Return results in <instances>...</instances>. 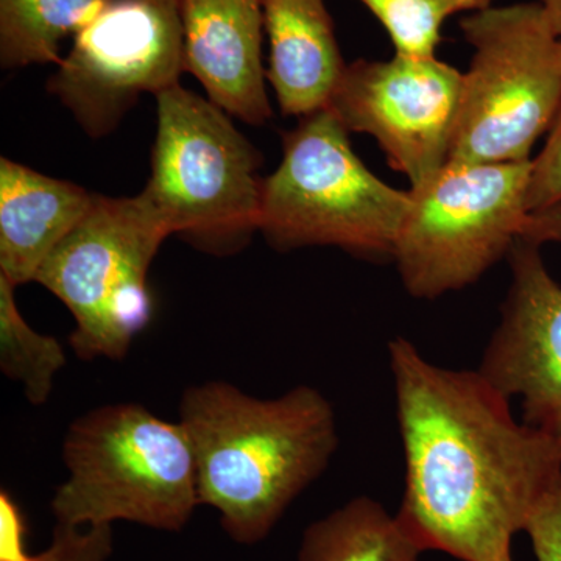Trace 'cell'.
<instances>
[{
	"label": "cell",
	"instance_id": "6da1fadb",
	"mask_svg": "<svg viewBox=\"0 0 561 561\" xmlns=\"http://www.w3.org/2000/svg\"><path fill=\"white\" fill-rule=\"evenodd\" d=\"M404 454L398 518L423 551L461 561L512 557V540L561 481V443L513 415L478 370L432 364L389 343Z\"/></svg>",
	"mask_w": 561,
	"mask_h": 561
},
{
	"label": "cell",
	"instance_id": "7a4b0ae2",
	"mask_svg": "<svg viewBox=\"0 0 561 561\" xmlns=\"http://www.w3.org/2000/svg\"><path fill=\"white\" fill-rule=\"evenodd\" d=\"M180 423L197 468L201 505L219 512L228 537L256 545L337 451L331 401L311 386L256 398L230 382L187 387Z\"/></svg>",
	"mask_w": 561,
	"mask_h": 561
},
{
	"label": "cell",
	"instance_id": "3957f363",
	"mask_svg": "<svg viewBox=\"0 0 561 561\" xmlns=\"http://www.w3.org/2000/svg\"><path fill=\"white\" fill-rule=\"evenodd\" d=\"M55 490V522L73 527L116 522L180 531L201 505L186 431L135 402L102 405L70 424Z\"/></svg>",
	"mask_w": 561,
	"mask_h": 561
},
{
	"label": "cell",
	"instance_id": "277c9868",
	"mask_svg": "<svg viewBox=\"0 0 561 561\" xmlns=\"http://www.w3.org/2000/svg\"><path fill=\"white\" fill-rule=\"evenodd\" d=\"M411 203V192L365 168L350 131L323 108L284 135L279 165L264 180L260 231L280 251L337 247L391 260Z\"/></svg>",
	"mask_w": 561,
	"mask_h": 561
},
{
	"label": "cell",
	"instance_id": "5b68a950",
	"mask_svg": "<svg viewBox=\"0 0 561 561\" xmlns=\"http://www.w3.org/2000/svg\"><path fill=\"white\" fill-rule=\"evenodd\" d=\"M157 138L142 195L171 236L231 253L260 231V150L209 99L181 84L157 95Z\"/></svg>",
	"mask_w": 561,
	"mask_h": 561
},
{
	"label": "cell",
	"instance_id": "8992f818",
	"mask_svg": "<svg viewBox=\"0 0 561 561\" xmlns=\"http://www.w3.org/2000/svg\"><path fill=\"white\" fill-rule=\"evenodd\" d=\"M460 28L474 51L449 161H530L560 113L561 39L538 2L474 11Z\"/></svg>",
	"mask_w": 561,
	"mask_h": 561
},
{
	"label": "cell",
	"instance_id": "52a82bcc",
	"mask_svg": "<svg viewBox=\"0 0 561 561\" xmlns=\"http://www.w3.org/2000/svg\"><path fill=\"white\" fill-rule=\"evenodd\" d=\"M531 160L448 161L411 187V209L391 261L419 300L472 286L522 238Z\"/></svg>",
	"mask_w": 561,
	"mask_h": 561
},
{
	"label": "cell",
	"instance_id": "ba28073f",
	"mask_svg": "<svg viewBox=\"0 0 561 561\" xmlns=\"http://www.w3.org/2000/svg\"><path fill=\"white\" fill-rule=\"evenodd\" d=\"M169 236L142 192L122 198L94 194L87 216L43 262L35 283L72 313L70 345L80 359L127 356L149 324L147 276Z\"/></svg>",
	"mask_w": 561,
	"mask_h": 561
},
{
	"label": "cell",
	"instance_id": "9c48e42d",
	"mask_svg": "<svg viewBox=\"0 0 561 561\" xmlns=\"http://www.w3.org/2000/svg\"><path fill=\"white\" fill-rule=\"evenodd\" d=\"M184 72L180 0H113L73 36L47 90L99 139L116 130L140 94L176 87Z\"/></svg>",
	"mask_w": 561,
	"mask_h": 561
},
{
	"label": "cell",
	"instance_id": "30bf717a",
	"mask_svg": "<svg viewBox=\"0 0 561 561\" xmlns=\"http://www.w3.org/2000/svg\"><path fill=\"white\" fill-rule=\"evenodd\" d=\"M461 87L463 72L437 57L394 54L346 65L327 108L350 133L375 138L416 187L451 158Z\"/></svg>",
	"mask_w": 561,
	"mask_h": 561
},
{
	"label": "cell",
	"instance_id": "8fae6325",
	"mask_svg": "<svg viewBox=\"0 0 561 561\" xmlns=\"http://www.w3.org/2000/svg\"><path fill=\"white\" fill-rule=\"evenodd\" d=\"M541 247L519 238L508 253L512 283L478 371L523 421L561 443V284Z\"/></svg>",
	"mask_w": 561,
	"mask_h": 561
},
{
	"label": "cell",
	"instance_id": "7c38bea8",
	"mask_svg": "<svg viewBox=\"0 0 561 561\" xmlns=\"http://www.w3.org/2000/svg\"><path fill=\"white\" fill-rule=\"evenodd\" d=\"M186 72L209 101L250 125L272 119L262 61V0H180Z\"/></svg>",
	"mask_w": 561,
	"mask_h": 561
},
{
	"label": "cell",
	"instance_id": "4fadbf2b",
	"mask_svg": "<svg viewBox=\"0 0 561 561\" xmlns=\"http://www.w3.org/2000/svg\"><path fill=\"white\" fill-rule=\"evenodd\" d=\"M267 81L286 116L327 108L346 65L324 0H262Z\"/></svg>",
	"mask_w": 561,
	"mask_h": 561
},
{
	"label": "cell",
	"instance_id": "5bb4252c",
	"mask_svg": "<svg viewBox=\"0 0 561 561\" xmlns=\"http://www.w3.org/2000/svg\"><path fill=\"white\" fill-rule=\"evenodd\" d=\"M94 194L0 160V273L18 287L35 280L43 262L91 208Z\"/></svg>",
	"mask_w": 561,
	"mask_h": 561
},
{
	"label": "cell",
	"instance_id": "9a60e30c",
	"mask_svg": "<svg viewBox=\"0 0 561 561\" xmlns=\"http://www.w3.org/2000/svg\"><path fill=\"white\" fill-rule=\"evenodd\" d=\"M423 548L398 515L371 497H354L312 523L300 561H419Z\"/></svg>",
	"mask_w": 561,
	"mask_h": 561
},
{
	"label": "cell",
	"instance_id": "2e32d148",
	"mask_svg": "<svg viewBox=\"0 0 561 561\" xmlns=\"http://www.w3.org/2000/svg\"><path fill=\"white\" fill-rule=\"evenodd\" d=\"M113 0H0V65H60L61 44Z\"/></svg>",
	"mask_w": 561,
	"mask_h": 561
},
{
	"label": "cell",
	"instance_id": "e0dca14e",
	"mask_svg": "<svg viewBox=\"0 0 561 561\" xmlns=\"http://www.w3.org/2000/svg\"><path fill=\"white\" fill-rule=\"evenodd\" d=\"M11 283L0 273V370L22 383L32 404L49 400L55 378L68 364L65 348L51 335L33 330L18 309Z\"/></svg>",
	"mask_w": 561,
	"mask_h": 561
},
{
	"label": "cell",
	"instance_id": "ac0fdd59",
	"mask_svg": "<svg viewBox=\"0 0 561 561\" xmlns=\"http://www.w3.org/2000/svg\"><path fill=\"white\" fill-rule=\"evenodd\" d=\"M386 28L394 54L437 57L442 27L449 18L489 9L494 0H359Z\"/></svg>",
	"mask_w": 561,
	"mask_h": 561
},
{
	"label": "cell",
	"instance_id": "d6986e66",
	"mask_svg": "<svg viewBox=\"0 0 561 561\" xmlns=\"http://www.w3.org/2000/svg\"><path fill=\"white\" fill-rule=\"evenodd\" d=\"M113 553V526L73 527L55 524L50 545L28 556L22 548L20 511L2 513V559L0 561H108Z\"/></svg>",
	"mask_w": 561,
	"mask_h": 561
},
{
	"label": "cell",
	"instance_id": "ffe728a7",
	"mask_svg": "<svg viewBox=\"0 0 561 561\" xmlns=\"http://www.w3.org/2000/svg\"><path fill=\"white\" fill-rule=\"evenodd\" d=\"M561 202V108L545 147L531 158L527 209L537 213Z\"/></svg>",
	"mask_w": 561,
	"mask_h": 561
},
{
	"label": "cell",
	"instance_id": "44dd1931",
	"mask_svg": "<svg viewBox=\"0 0 561 561\" xmlns=\"http://www.w3.org/2000/svg\"><path fill=\"white\" fill-rule=\"evenodd\" d=\"M537 561H561V481L527 526Z\"/></svg>",
	"mask_w": 561,
	"mask_h": 561
},
{
	"label": "cell",
	"instance_id": "7402d4cb",
	"mask_svg": "<svg viewBox=\"0 0 561 561\" xmlns=\"http://www.w3.org/2000/svg\"><path fill=\"white\" fill-rule=\"evenodd\" d=\"M522 239L538 247L561 242V202L529 214L523 227Z\"/></svg>",
	"mask_w": 561,
	"mask_h": 561
},
{
	"label": "cell",
	"instance_id": "603a6c76",
	"mask_svg": "<svg viewBox=\"0 0 561 561\" xmlns=\"http://www.w3.org/2000/svg\"><path fill=\"white\" fill-rule=\"evenodd\" d=\"M553 33L561 39V0H538Z\"/></svg>",
	"mask_w": 561,
	"mask_h": 561
},
{
	"label": "cell",
	"instance_id": "cb8c5ba5",
	"mask_svg": "<svg viewBox=\"0 0 561 561\" xmlns=\"http://www.w3.org/2000/svg\"><path fill=\"white\" fill-rule=\"evenodd\" d=\"M501 561H513L512 557H507V559L501 560Z\"/></svg>",
	"mask_w": 561,
	"mask_h": 561
}]
</instances>
